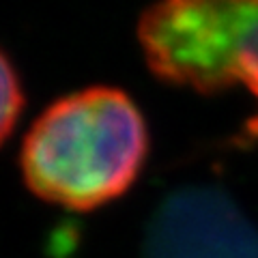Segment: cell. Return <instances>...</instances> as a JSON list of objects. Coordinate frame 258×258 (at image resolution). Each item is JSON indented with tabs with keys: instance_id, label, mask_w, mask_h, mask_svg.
Here are the masks:
<instances>
[{
	"instance_id": "cell-1",
	"label": "cell",
	"mask_w": 258,
	"mask_h": 258,
	"mask_svg": "<svg viewBox=\"0 0 258 258\" xmlns=\"http://www.w3.org/2000/svg\"><path fill=\"white\" fill-rule=\"evenodd\" d=\"M147 125L110 86L71 93L43 110L22 147V174L45 203L91 211L125 194L147 157Z\"/></svg>"
},
{
	"instance_id": "cell-2",
	"label": "cell",
	"mask_w": 258,
	"mask_h": 258,
	"mask_svg": "<svg viewBox=\"0 0 258 258\" xmlns=\"http://www.w3.org/2000/svg\"><path fill=\"white\" fill-rule=\"evenodd\" d=\"M151 71L200 93L245 86L258 103V0H172L140 15ZM258 138V112L249 118Z\"/></svg>"
},
{
	"instance_id": "cell-3",
	"label": "cell",
	"mask_w": 258,
	"mask_h": 258,
	"mask_svg": "<svg viewBox=\"0 0 258 258\" xmlns=\"http://www.w3.org/2000/svg\"><path fill=\"white\" fill-rule=\"evenodd\" d=\"M142 258H258V228L226 191L183 187L155 209Z\"/></svg>"
},
{
	"instance_id": "cell-4",
	"label": "cell",
	"mask_w": 258,
	"mask_h": 258,
	"mask_svg": "<svg viewBox=\"0 0 258 258\" xmlns=\"http://www.w3.org/2000/svg\"><path fill=\"white\" fill-rule=\"evenodd\" d=\"M24 108V93L11 60L0 50V144L11 136Z\"/></svg>"
}]
</instances>
